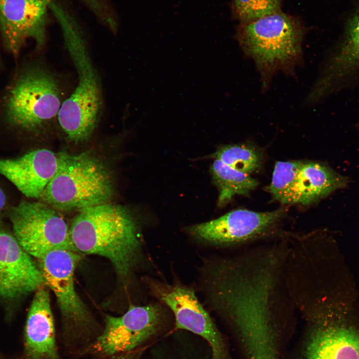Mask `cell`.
I'll use <instances>...</instances> for the list:
<instances>
[{
    "instance_id": "obj_10",
    "label": "cell",
    "mask_w": 359,
    "mask_h": 359,
    "mask_svg": "<svg viewBox=\"0 0 359 359\" xmlns=\"http://www.w3.org/2000/svg\"><path fill=\"white\" fill-rule=\"evenodd\" d=\"M79 253L56 249L37 259L44 284L54 293L61 314L72 330L73 337L80 338L89 333L91 320L74 286V272L80 259Z\"/></svg>"
},
{
    "instance_id": "obj_25",
    "label": "cell",
    "mask_w": 359,
    "mask_h": 359,
    "mask_svg": "<svg viewBox=\"0 0 359 359\" xmlns=\"http://www.w3.org/2000/svg\"><path fill=\"white\" fill-rule=\"evenodd\" d=\"M1 62L0 58V68L1 67Z\"/></svg>"
},
{
    "instance_id": "obj_9",
    "label": "cell",
    "mask_w": 359,
    "mask_h": 359,
    "mask_svg": "<svg viewBox=\"0 0 359 359\" xmlns=\"http://www.w3.org/2000/svg\"><path fill=\"white\" fill-rule=\"evenodd\" d=\"M145 283L150 295L173 312L176 329L189 331L204 339L210 347L212 359H226L222 336L192 287L149 277Z\"/></svg>"
},
{
    "instance_id": "obj_3",
    "label": "cell",
    "mask_w": 359,
    "mask_h": 359,
    "mask_svg": "<svg viewBox=\"0 0 359 359\" xmlns=\"http://www.w3.org/2000/svg\"><path fill=\"white\" fill-rule=\"evenodd\" d=\"M50 10L60 25L65 46L77 75L76 86L63 101L57 122L69 140L85 142L94 133L102 112L100 77L82 29L75 18L57 1L51 3Z\"/></svg>"
},
{
    "instance_id": "obj_8",
    "label": "cell",
    "mask_w": 359,
    "mask_h": 359,
    "mask_svg": "<svg viewBox=\"0 0 359 359\" xmlns=\"http://www.w3.org/2000/svg\"><path fill=\"white\" fill-rule=\"evenodd\" d=\"M163 318L161 305L156 303L131 305L120 316L107 315L103 331L84 352L109 358L133 351L159 331Z\"/></svg>"
},
{
    "instance_id": "obj_13",
    "label": "cell",
    "mask_w": 359,
    "mask_h": 359,
    "mask_svg": "<svg viewBox=\"0 0 359 359\" xmlns=\"http://www.w3.org/2000/svg\"><path fill=\"white\" fill-rule=\"evenodd\" d=\"M44 284L39 269L15 236L0 229V298L14 299Z\"/></svg>"
},
{
    "instance_id": "obj_12",
    "label": "cell",
    "mask_w": 359,
    "mask_h": 359,
    "mask_svg": "<svg viewBox=\"0 0 359 359\" xmlns=\"http://www.w3.org/2000/svg\"><path fill=\"white\" fill-rule=\"evenodd\" d=\"M50 0H0V31L6 50L17 58L28 39L41 49L46 41Z\"/></svg>"
},
{
    "instance_id": "obj_26",
    "label": "cell",
    "mask_w": 359,
    "mask_h": 359,
    "mask_svg": "<svg viewBox=\"0 0 359 359\" xmlns=\"http://www.w3.org/2000/svg\"><path fill=\"white\" fill-rule=\"evenodd\" d=\"M25 359L23 358V359Z\"/></svg>"
},
{
    "instance_id": "obj_22",
    "label": "cell",
    "mask_w": 359,
    "mask_h": 359,
    "mask_svg": "<svg viewBox=\"0 0 359 359\" xmlns=\"http://www.w3.org/2000/svg\"><path fill=\"white\" fill-rule=\"evenodd\" d=\"M111 30L115 31L117 22L106 0H80Z\"/></svg>"
},
{
    "instance_id": "obj_6",
    "label": "cell",
    "mask_w": 359,
    "mask_h": 359,
    "mask_svg": "<svg viewBox=\"0 0 359 359\" xmlns=\"http://www.w3.org/2000/svg\"><path fill=\"white\" fill-rule=\"evenodd\" d=\"M56 172L39 198L54 208L82 209L109 202L114 193L106 166L87 153L58 155Z\"/></svg>"
},
{
    "instance_id": "obj_21",
    "label": "cell",
    "mask_w": 359,
    "mask_h": 359,
    "mask_svg": "<svg viewBox=\"0 0 359 359\" xmlns=\"http://www.w3.org/2000/svg\"><path fill=\"white\" fill-rule=\"evenodd\" d=\"M282 0H233L232 12L239 23L281 11Z\"/></svg>"
},
{
    "instance_id": "obj_14",
    "label": "cell",
    "mask_w": 359,
    "mask_h": 359,
    "mask_svg": "<svg viewBox=\"0 0 359 359\" xmlns=\"http://www.w3.org/2000/svg\"><path fill=\"white\" fill-rule=\"evenodd\" d=\"M318 319L306 359H359V325L341 317Z\"/></svg>"
},
{
    "instance_id": "obj_15",
    "label": "cell",
    "mask_w": 359,
    "mask_h": 359,
    "mask_svg": "<svg viewBox=\"0 0 359 359\" xmlns=\"http://www.w3.org/2000/svg\"><path fill=\"white\" fill-rule=\"evenodd\" d=\"M57 166V155L47 149L32 151L16 158H0V174L31 198H39Z\"/></svg>"
},
{
    "instance_id": "obj_5",
    "label": "cell",
    "mask_w": 359,
    "mask_h": 359,
    "mask_svg": "<svg viewBox=\"0 0 359 359\" xmlns=\"http://www.w3.org/2000/svg\"><path fill=\"white\" fill-rule=\"evenodd\" d=\"M305 32L298 18L282 11L239 23L236 39L245 55L254 61L263 90L277 73L294 75L303 63Z\"/></svg>"
},
{
    "instance_id": "obj_16",
    "label": "cell",
    "mask_w": 359,
    "mask_h": 359,
    "mask_svg": "<svg viewBox=\"0 0 359 359\" xmlns=\"http://www.w3.org/2000/svg\"><path fill=\"white\" fill-rule=\"evenodd\" d=\"M24 359H62L58 352L48 291L36 290L24 331Z\"/></svg>"
},
{
    "instance_id": "obj_17",
    "label": "cell",
    "mask_w": 359,
    "mask_h": 359,
    "mask_svg": "<svg viewBox=\"0 0 359 359\" xmlns=\"http://www.w3.org/2000/svg\"><path fill=\"white\" fill-rule=\"evenodd\" d=\"M347 183L346 177L326 165L301 161L279 202L308 205L344 187Z\"/></svg>"
},
{
    "instance_id": "obj_18",
    "label": "cell",
    "mask_w": 359,
    "mask_h": 359,
    "mask_svg": "<svg viewBox=\"0 0 359 359\" xmlns=\"http://www.w3.org/2000/svg\"><path fill=\"white\" fill-rule=\"evenodd\" d=\"M325 70L336 81L359 71V0L347 20L340 44L325 65Z\"/></svg>"
},
{
    "instance_id": "obj_19",
    "label": "cell",
    "mask_w": 359,
    "mask_h": 359,
    "mask_svg": "<svg viewBox=\"0 0 359 359\" xmlns=\"http://www.w3.org/2000/svg\"><path fill=\"white\" fill-rule=\"evenodd\" d=\"M210 173L218 189L219 206L226 204L235 195L248 194L259 184L249 175L238 171L217 159L212 164Z\"/></svg>"
},
{
    "instance_id": "obj_4",
    "label": "cell",
    "mask_w": 359,
    "mask_h": 359,
    "mask_svg": "<svg viewBox=\"0 0 359 359\" xmlns=\"http://www.w3.org/2000/svg\"><path fill=\"white\" fill-rule=\"evenodd\" d=\"M59 78L44 65L22 64L0 96V121L18 135L41 133L57 121L64 98Z\"/></svg>"
},
{
    "instance_id": "obj_20",
    "label": "cell",
    "mask_w": 359,
    "mask_h": 359,
    "mask_svg": "<svg viewBox=\"0 0 359 359\" xmlns=\"http://www.w3.org/2000/svg\"><path fill=\"white\" fill-rule=\"evenodd\" d=\"M233 169L250 175L259 170L263 162L262 153L251 144L224 145L212 155Z\"/></svg>"
},
{
    "instance_id": "obj_2",
    "label": "cell",
    "mask_w": 359,
    "mask_h": 359,
    "mask_svg": "<svg viewBox=\"0 0 359 359\" xmlns=\"http://www.w3.org/2000/svg\"><path fill=\"white\" fill-rule=\"evenodd\" d=\"M69 232L76 251L108 259L124 282L129 281L143 260L138 223L121 205L108 202L80 210Z\"/></svg>"
},
{
    "instance_id": "obj_24",
    "label": "cell",
    "mask_w": 359,
    "mask_h": 359,
    "mask_svg": "<svg viewBox=\"0 0 359 359\" xmlns=\"http://www.w3.org/2000/svg\"><path fill=\"white\" fill-rule=\"evenodd\" d=\"M6 203V197L3 190L0 188V229H1V216Z\"/></svg>"
},
{
    "instance_id": "obj_23",
    "label": "cell",
    "mask_w": 359,
    "mask_h": 359,
    "mask_svg": "<svg viewBox=\"0 0 359 359\" xmlns=\"http://www.w3.org/2000/svg\"><path fill=\"white\" fill-rule=\"evenodd\" d=\"M138 356L139 354L133 350L109 357V359H138Z\"/></svg>"
},
{
    "instance_id": "obj_11",
    "label": "cell",
    "mask_w": 359,
    "mask_h": 359,
    "mask_svg": "<svg viewBox=\"0 0 359 359\" xmlns=\"http://www.w3.org/2000/svg\"><path fill=\"white\" fill-rule=\"evenodd\" d=\"M285 213L284 208L267 212L238 209L217 218L192 225L187 228V231L204 243L215 246L236 244L267 234Z\"/></svg>"
},
{
    "instance_id": "obj_1",
    "label": "cell",
    "mask_w": 359,
    "mask_h": 359,
    "mask_svg": "<svg viewBox=\"0 0 359 359\" xmlns=\"http://www.w3.org/2000/svg\"><path fill=\"white\" fill-rule=\"evenodd\" d=\"M277 277L264 266L232 268L213 275L203 289L210 307L239 331L248 359H278L272 318Z\"/></svg>"
},
{
    "instance_id": "obj_7",
    "label": "cell",
    "mask_w": 359,
    "mask_h": 359,
    "mask_svg": "<svg viewBox=\"0 0 359 359\" xmlns=\"http://www.w3.org/2000/svg\"><path fill=\"white\" fill-rule=\"evenodd\" d=\"M8 216L15 238L30 256L38 259L54 250L75 251L70 227L49 205L23 200L9 209Z\"/></svg>"
}]
</instances>
